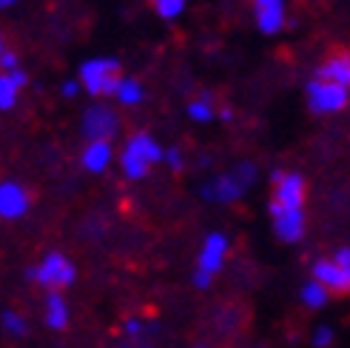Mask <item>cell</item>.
<instances>
[{"instance_id":"1","label":"cell","mask_w":350,"mask_h":348,"mask_svg":"<svg viewBox=\"0 0 350 348\" xmlns=\"http://www.w3.org/2000/svg\"><path fill=\"white\" fill-rule=\"evenodd\" d=\"M160 160H165V151L146 132L131 134L126 140V149L120 151V169H122V174H126L129 180H143L146 174L151 171V166L160 163Z\"/></svg>"},{"instance_id":"2","label":"cell","mask_w":350,"mask_h":348,"mask_svg":"<svg viewBox=\"0 0 350 348\" xmlns=\"http://www.w3.org/2000/svg\"><path fill=\"white\" fill-rule=\"evenodd\" d=\"M120 80V63L114 58H92L80 66V83L92 97H114Z\"/></svg>"},{"instance_id":"3","label":"cell","mask_w":350,"mask_h":348,"mask_svg":"<svg viewBox=\"0 0 350 348\" xmlns=\"http://www.w3.org/2000/svg\"><path fill=\"white\" fill-rule=\"evenodd\" d=\"M347 100H350V89H345L339 83H330L322 77H313L308 83V106L317 114H336L347 106Z\"/></svg>"},{"instance_id":"4","label":"cell","mask_w":350,"mask_h":348,"mask_svg":"<svg viewBox=\"0 0 350 348\" xmlns=\"http://www.w3.org/2000/svg\"><path fill=\"white\" fill-rule=\"evenodd\" d=\"M225 254H228V237L219 234V232H211V234L205 237L202 251H200V260H197V271H194L197 288H208L211 277L222 269Z\"/></svg>"},{"instance_id":"5","label":"cell","mask_w":350,"mask_h":348,"mask_svg":"<svg viewBox=\"0 0 350 348\" xmlns=\"http://www.w3.org/2000/svg\"><path fill=\"white\" fill-rule=\"evenodd\" d=\"M254 183V169L251 166H239L228 174H219L211 183L205 186V200H214V203H231L237 200L245 188Z\"/></svg>"},{"instance_id":"6","label":"cell","mask_w":350,"mask_h":348,"mask_svg":"<svg viewBox=\"0 0 350 348\" xmlns=\"http://www.w3.org/2000/svg\"><path fill=\"white\" fill-rule=\"evenodd\" d=\"M75 266L68 263V260L63 254H49L40 266H34L29 271L31 280H38L43 288H63V286H72L75 283Z\"/></svg>"},{"instance_id":"7","label":"cell","mask_w":350,"mask_h":348,"mask_svg":"<svg viewBox=\"0 0 350 348\" xmlns=\"http://www.w3.org/2000/svg\"><path fill=\"white\" fill-rule=\"evenodd\" d=\"M120 132V117L111 106L106 103H94V106L85 109L83 114V134L89 140H111Z\"/></svg>"},{"instance_id":"8","label":"cell","mask_w":350,"mask_h":348,"mask_svg":"<svg viewBox=\"0 0 350 348\" xmlns=\"http://www.w3.org/2000/svg\"><path fill=\"white\" fill-rule=\"evenodd\" d=\"M273 206L282 208H302L305 203V180L296 171H276L273 174Z\"/></svg>"},{"instance_id":"9","label":"cell","mask_w":350,"mask_h":348,"mask_svg":"<svg viewBox=\"0 0 350 348\" xmlns=\"http://www.w3.org/2000/svg\"><path fill=\"white\" fill-rule=\"evenodd\" d=\"M254 23L262 34H279L288 23V6L285 0H251Z\"/></svg>"},{"instance_id":"10","label":"cell","mask_w":350,"mask_h":348,"mask_svg":"<svg viewBox=\"0 0 350 348\" xmlns=\"http://www.w3.org/2000/svg\"><path fill=\"white\" fill-rule=\"evenodd\" d=\"M271 214H273V232L279 240L296 243L305 232V214L302 208H282L271 203Z\"/></svg>"},{"instance_id":"11","label":"cell","mask_w":350,"mask_h":348,"mask_svg":"<svg viewBox=\"0 0 350 348\" xmlns=\"http://www.w3.org/2000/svg\"><path fill=\"white\" fill-rule=\"evenodd\" d=\"M313 280H319L334 294H350V266L336 263L334 257L319 260V263L313 266Z\"/></svg>"},{"instance_id":"12","label":"cell","mask_w":350,"mask_h":348,"mask_svg":"<svg viewBox=\"0 0 350 348\" xmlns=\"http://www.w3.org/2000/svg\"><path fill=\"white\" fill-rule=\"evenodd\" d=\"M29 191L23 186H17V183H3L0 186V214H3L6 220H17V217H23L29 212Z\"/></svg>"},{"instance_id":"13","label":"cell","mask_w":350,"mask_h":348,"mask_svg":"<svg viewBox=\"0 0 350 348\" xmlns=\"http://www.w3.org/2000/svg\"><path fill=\"white\" fill-rule=\"evenodd\" d=\"M26 83H29V75L23 69H12V72L0 75V109L9 112L17 103V97H21V92L26 89Z\"/></svg>"},{"instance_id":"14","label":"cell","mask_w":350,"mask_h":348,"mask_svg":"<svg viewBox=\"0 0 350 348\" xmlns=\"http://www.w3.org/2000/svg\"><path fill=\"white\" fill-rule=\"evenodd\" d=\"M317 77L330 80V83H339V86H345V89H350V55H347V51H336V55H330L317 69Z\"/></svg>"},{"instance_id":"15","label":"cell","mask_w":350,"mask_h":348,"mask_svg":"<svg viewBox=\"0 0 350 348\" xmlns=\"http://www.w3.org/2000/svg\"><path fill=\"white\" fill-rule=\"evenodd\" d=\"M83 166L89 171H106L111 163V143L109 140H89V146L83 149Z\"/></svg>"},{"instance_id":"16","label":"cell","mask_w":350,"mask_h":348,"mask_svg":"<svg viewBox=\"0 0 350 348\" xmlns=\"http://www.w3.org/2000/svg\"><path fill=\"white\" fill-rule=\"evenodd\" d=\"M46 325L55 328V332H60V328L68 325V308H66V300L60 297V294L51 291L49 294V303H46Z\"/></svg>"},{"instance_id":"17","label":"cell","mask_w":350,"mask_h":348,"mask_svg":"<svg viewBox=\"0 0 350 348\" xmlns=\"http://www.w3.org/2000/svg\"><path fill=\"white\" fill-rule=\"evenodd\" d=\"M143 95H146L143 83L134 80V77H122V80H120V86H117L114 100H117V103H122V106H137V103L143 100Z\"/></svg>"},{"instance_id":"18","label":"cell","mask_w":350,"mask_h":348,"mask_svg":"<svg viewBox=\"0 0 350 348\" xmlns=\"http://www.w3.org/2000/svg\"><path fill=\"white\" fill-rule=\"evenodd\" d=\"M327 300H330V288L322 286L319 280H308V283L302 286V303H305V306L322 308V306H327Z\"/></svg>"},{"instance_id":"19","label":"cell","mask_w":350,"mask_h":348,"mask_svg":"<svg viewBox=\"0 0 350 348\" xmlns=\"http://www.w3.org/2000/svg\"><path fill=\"white\" fill-rule=\"evenodd\" d=\"M188 117L194 120V123H211V120L217 117V109L208 97H197V100L188 103Z\"/></svg>"},{"instance_id":"20","label":"cell","mask_w":350,"mask_h":348,"mask_svg":"<svg viewBox=\"0 0 350 348\" xmlns=\"http://www.w3.org/2000/svg\"><path fill=\"white\" fill-rule=\"evenodd\" d=\"M151 6L163 21H174V17H180L185 12L188 0H151Z\"/></svg>"},{"instance_id":"21","label":"cell","mask_w":350,"mask_h":348,"mask_svg":"<svg viewBox=\"0 0 350 348\" xmlns=\"http://www.w3.org/2000/svg\"><path fill=\"white\" fill-rule=\"evenodd\" d=\"M3 325H6V332L14 334V337L26 334V320L17 314V311H6V314H3Z\"/></svg>"},{"instance_id":"22","label":"cell","mask_w":350,"mask_h":348,"mask_svg":"<svg viewBox=\"0 0 350 348\" xmlns=\"http://www.w3.org/2000/svg\"><path fill=\"white\" fill-rule=\"evenodd\" d=\"M313 348H327L330 343H334V328L330 325H319L317 332H313Z\"/></svg>"},{"instance_id":"23","label":"cell","mask_w":350,"mask_h":348,"mask_svg":"<svg viewBox=\"0 0 350 348\" xmlns=\"http://www.w3.org/2000/svg\"><path fill=\"white\" fill-rule=\"evenodd\" d=\"M0 66H3V72H12V69H21L17 66V55L12 49H3L0 51Z\"/></svg>"},{"instance_id":"24","label":"cell","mask_w":350,"mask_h":348,"mask_svg":"<svg viewBox=\"0 0 350 348\" xmlns=\"http://www.w3.org/2000/svg\"><path fill=\"white\" fill-rule=\"evenodd\" d=\"M165 163H168L171 169H183V151H180V149H168V151H165Z\"/></svg>"},{"instance_id":"25","label":"cell","mask_w":350,"mask_h":348,"mask_svg":"<svg viewBox=\"0 0 350 348\" xmlns=\"http://www.w3.org/2000/svg\"><path fill=\"white\" fill-rule=\"evenodd\" d=\"M80 86H83V83H77V80H66V83H63V97H77Z\"/></svg>"},{"instance_id":"26","label":"cell","mask_w":350,"mask_h":348,"mask_svg":"<svg viewBox=\"0 0 350 348\" xmlns=\"http://www.w3.org/2000/svg\"><path fill=\"white\" fill-rule=\"evenodd\" d=\"M334 260H336V263H342V266H350V249H339L334 254Z\"/></svg>"},{"instance_id":"27","label":"cell","mask_w":350,"mask_h":348,"mask_svg":"<svg viewBox=\"0 0 350 348\" xmlns=\"http://www.w3.org/2000/svg\"><path fill=\"white\" fill-rule=\"evenodd\" d=\"M126 332H129V334H137V332H139V323H137V320H129V323H126Z\"/></svg>"},{"instance_id":"28","label":"cell","mask_w":350,"mask_h":348,"mask_svg":"<svg viewBox=\"0 0 350 348\" xmlns=\"http://www.w3.org/2000/svg\"><path fill=\"white\" fill-rule=\"evenodd\" d=\"M17 3V0H0V6H3V9H9V6H14Z\"/></svg>"},{"instance_id":"29","label":"cell","mask_w":350,"mask_h":348,"mask_svg":"<svg viewBox=\"0 0 350 348\" xmlns=\"http://www.w3.org/2000/svg\"><path fill=\"white\" fill-rule=\"evenodd\" d=\"M200 348H202V345H200Z\"/></svg>"}]
</instances>
